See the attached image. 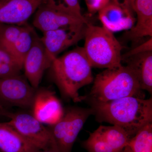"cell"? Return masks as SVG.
<instances>
[{
  "label": "cell",
  "instance_id": "1",
  "mask_svg": "<svg viewBox=\"0 0 152 152\" xmlns=\"http://www.w3.org/2000/svg\"><path fill=\"white\" fill-rule=\"evenodd\" d=\"M97 120L121 127L132 138L152 123V99L128 96L104 103H90Z\"/></svg>",
  "mask_w": 152,
  "mask_h": 152
},
{
  "label": "cell",
  "instance_id": "2",
  "mask_svg": "<svg viewBox=\"0 0 152 152\" xmlns=\"http://www.w3.org/2000/svg\"><path fill=\"white\" fill-rule=\"evenodd\" d=\"M92 67L83 47L57 57L51 66V75L62 94L75 102H81L78 91L94 81Z\"/></svg>",
  "mask_w": 152,
  "mask_h": 152
},
{
  "label": "cell",
  "instance_id": "3",
  "mask_svg": "<svg viewBox=\"0 0 152 152\" xmlns=\"http://www.w3.org/2000/svg\"><path fill=\"white\" fill-rule=\"evenodd\" d=\"M91 91L81 101L104 103L128 96L144 98L134 72L127 66L106 69L94 79Z\"/></svg>",
  "mask_w": 152,
  "mask_h": 152
},
{
  "label": "cell",
  "instance_id": "4",
  "mask_svg": "<svg viewBox=\"0 0 152 152\" xmlns=\"http://www.w3.org/2000/svg\"><path fill=\"white\" fill-rule=\"evenodd\" d=\"M84 50L92 67L113 69L122 66L123 47L113 33L104 27L86 25Z\"/></svg>",
  "mask_w": 152,
  "mask_h": 152
},
{
  "label": "cell",
  "instance_id": "5",
  "mask_svg": "<svg viewBox=\"0 0 152 152\" xmlns=\"http://www.w3.org/2000/svg\"><path fill=\"white\" fill-rule=\"evenodd\" d=\"M88 23L84 17L79 15L64 4H57L54 0H43L33 22L34 26L43 33Z\"/></svg>",
  "mask_w": 152,
  "mask_h": 152
},
{
  "label": "cell",
  "instance_id": "6",
  "mask_svg": "<svg viewBox=\"0 0 152 152\" xmlns=\"http://www.w3.org/2000/svg\"><path fill=\"white\" fill-rule=\"evenodd\" d=\"M93 109L72 107L64 111L61 118L50 129L60 152H72L77 137Z\"/></svg>",
  "mask_w": 152,
  "mask_h": 152
},
{
  "label": "cell",
  "instance_id": "7",
  "mask_svg": "<svg viewBox=\"0 0 152 152\" xmlns=\"http://www.w3.org/2000/svg\"><path fill=\"white\" fill-rule=\"evenodd\" d=\"M9 118L8 124L38 149H46L56 145L50 129L33 115L12 113Z\"/></svg>",
  "mask_w": 152,
  "mask_h": 152
},
{
  "label": "cell",
  "instance_id": "8",
  "mask_svg": "<svg viewBox=\"0 0 152 152\" xmlns=\"http://www.w3.org/2000/svg\"><path fill=\"white\" fill-rule=\"evenodd\" d=\"M36 91L21 74L0 79V101L7 108H31Z\"/></svg>",
  "mask_w": 152,
  "mask_h": 152
},
{
  "label": "cell",
  "instance_id": "9",
  "mask_svg": "<svg viewBox=\"0 0 152 152\" xmlns=\"http://www.w3.org/2000/svg\"><path fill=\"white\" fill-rule=\"evenodd\" d=\"M86 25L66 27L43 32L41 40L52 62L61 52L84 37Z\"/></svg>",
  "mask_w": 152,
  "mask_h": 152
},
{
  "label": "cell",
  "instance_id": "10",
  "mask_svg": "<svg viewBox=\"0 0 152 152\" xmlns=\"http://www.w3.org/2000/svg\"><path fill=\"white\" fill-rule=\"evenodd\" d=\"M98 13L103 26L113 33L130 30L136 23L132 7L124 1L111 0Z\"/></svg>",
  "mask_w": 152,
  "mask_h": 152
},
{
  "label": "cell",
  "instance_id": "11",
  "mask_svg": "<svg viewBox=\"0 0 152 152\" xmlns=\"http://www.w3.org/2000/svg\"><path fill=\"white\" fill-rule=\"evenodd\" d=\"M52 63L41 37L34 30L32 45L23 62L25 76L33 88H38L44 72L50 67Z\"/></svg>",
  "mask_w": 152,
  "mask_h": 152
},
{
  "label": "cell",
  "instance_id": "12",
  "mask_svg": "<svg viewBox=\"0 0 152 152\" xmlns=\"http://www.w3.org/2000/svg\"><path fill=\"white\" fill-rule=\"evenodd\" d=\"M31 108L37 120L51 126L59 121L64 113L56 93L46 88L37 89Z\"/></svg>",
  "mask_w": 152,
  "mask_h": 152
},
{
  "label": "cell",
  "instance_id": "13",
  "mask_svg": "<svg viewBox=\"0 0 152 152\" xmlns=\"http://www.w3.org/2000/svg\"><path fill=\"white\" fill-rule=\"evenodd\" d=\"M43 0H0V24L23 26Z\"/></svg>",
  "mask_w": 152,
  "mask_h": 152
},
{
  "label": "cell",
  "instance_id": "14",
  "mask_svg": "<svg viewBox=\"0 0 152 152\" xmlns=\"http://www.w3.org/2000/svg\"><path fill=\"white\" fill-rule=\"evenodd\" d=\"M132 7L137 18L127 37L133 41L145 37H152V0H133Z\"/></svg>",
  "mask_w": 152,
  "mask_h": 152
},
{
  "label": "cell",
  "instance_id": "15",
  "mask_svg": "<svg viewBox=\"0 0 152 152\" xmlns=\"http://www.w3.org/2000/svg\"><path fill=\"white\" fill-rule=\"evenodd\" d=\"M39 150L7 122L0 123V152H37Z\"/></svg>",
  "mask_w": 152,
  "mask_h": 152
},
{
  "label": "cell",
  "instance_id": "16",
  "mask_svg": "<svg viewBox=\"0 0 152 152\" xmlns=\"http://www.w3.org/2000/svg\"><path fill=\"white\" fill-rule=\"evenodd\" d=\"M134 72L142 90L152 94V51L145 52L123 60Z\"/></svg>",
  "mask_w": 152,
  "mask_h": 152
},
{
  "label": "cell",
  "instance_id": "17",
  "mask_svg": "<svg viewBox=\"0 0 152 152\" xmlns=\"http://www.w3.org/2000/svg\"><path fill=\"white\" fill-rule=\"evenodd\" d=\"M97 129L115 152L123 151L129 145L130 137L126 131L121 127L115 125L101 126Z\"/></svg>",
  "mask_w": 152,
  "mask_h": 152
},
{
  "label": "cell",
  "instance_id": "18",
  "mask_svg": "<svg viewBox=\"0 0 152 152\" xmlns=\"http://www.w3.org/2000/svg\"><path fill=\"white\" fill-rule=\"evenodd\" d=\"M34 30L32 27L26 25L8 52L23 66L25 57L32 45Z\"/></svg>",
  "mask_w": 152,
  "mask_h": 152
},
{
  "label": "cell",
  "instance_id": "19",
  "mask_svg": "<svg viewBox=\"0 0 152 152\" xmlns=\"http://www.w3.org/2000/svg\"><path fill=\"white\" fill-rule=\"evenodd\" d=\"M133 152H152V123L144 126L130 140Z\"/></svg>",
  "mask_w": 152,
  "mask_h": 152
},
{
  "label": "cell",
  "instance_id": "20",
  "mask_svg": "<svg viewBox=\"0 0 152 152\" xmlns=\"http://www.w3.org/2000/svg\"><path fill=\"white\" fill-rule=\"evenodd\" d=\"M25 26L0 24V49L8 53Z\"/></svg>",
  "mask_w": 152,
  "mask_h": 152
},
{
  "label": "cell",
  "instance_id": "21",
  "mask_svg": "<svg viewBox=\"0 0 152 152\" xmlns=\"http://www.w3.org/2000/svg\"><path fill=\"white\" fill-rule=\"evenodd\" d=\"M23 66L10 54L0 49V79L20 75Z\"/></svg>",
  "mask_w": 152,
  "mask_h": 152
},
{
  "label": "cell",
  "instance_id": "22",
  "mask_svg": "<svg viewBox=\"0 0 152 152\" xmlns=\"http://www.w3.org/2000/svg\"><path fill=\"white\" fill-rule=\"evenodd\" d=\"M82 145L88 152H115L106 141L98 129L90 133L88 139L82 142Z\"/></svg>",
  "mask_w": 152,
  "mask_h": 152
},
{
  "label": "cell",
  "instance_id": "23",
  "mask_svg": "<svg viewBox=\"0 0 152 152\" xmlns=\"http://www.w3.org/2000/svg\"><path fill=\"white\" fill-rule=\"evenodd\" d=\"M149 51H152V37H150L148 40L134 48L124 55H122V61L129 57Z\"/></svg>",
  "mask_w": 152,
  "mask_h": 152
},
{
  "label": "cell",
  "instance_id": "24",
  "mask_svg": "<svg viewBox=\"0 0 152 152\" xmlns=\"http://www.w3.org/2000/svg\"><path fill=\"white\" fill-rule=\"evenodd\" d=\"M111 0H86L88 11L91 13H95L98 12L105 6Z\"/></svg>",
  "mask_w": 152,
  "mask_h": 152
},
{
  "label": "cell",
  "instance_id": "25",
  "mask_svg": "<svg viewBox=\"0 0 152 152\" xmlns=\"http://www.w3.org/2000/svg\"><path fill=\"white\" fill-rule=\"evenodd\" d=\"M66 6L72 11L80 16H83L81 12L80 7L78 0H64Z\"/></svg>",
  "mask_w": 152,
  "mask_h": 152
},
{
  "label": "cell",
  "instance_id": "26",
  "mask_svg": "<svg viewBox=\"0 0 152 152\" xmlns=\"http://www.w3.org/2000/svg\"><path fill=\"white\" fill-rule=\"evenodd\" d=\"M12 113L9 111L8 108L5 107L0 101V118L6 117L9 118Z\"/></svg>",
  "mask_w": 152,
  "mask_h": 152
},
{
  "label": "cell",
  "instance_id": "27",
  "mask_svg": "<svg viewBox=\"0 0 152 152\" xmlns=\"http://www.w3.org/2000/svg\"><path fill=\"white\" fill-rule=\"evenodd\" d=\"M37 152H60L56 145H54L44 150H39Z\"/></svg>",
  "mask_w": 152,
  "mask_h": 152
},
{
  "label": "cell",
  "instance_id": "28",
  "mask_svg": "<svg viewBox=\"0 0 152 152\" xmlns=\"http://www.w3.org/2000/svg\"><path fill=\"white\" fill-rule=\"evenodd\" d=\"M123 152H133L132 150L130 148L129 146H127L126 147H125V148L123 150Z\"/></svg>",
  "mask_w": 152,
  "mask_h": 152
},
{
  "label": "cell",
  "instance_id": "29",
  "mask_svg": "<svg viewBox=\"0 0 152 152\" xmlns=\"http://www.w3.org/2000/svg\"><path fill=\"white\" fill-rule=\"evenodd\" d=\"M124 1H125L126 2L128 3V4H129L130 5L131 7H132L133 0H124Z\"/></svg>",
  "mask_w": 152,
  "mask_h": 152
},
{
  "label": "cell",
  "instance_id": "30",
  "mask_svg": "<svg viewBox=\"0 0 152 152\" xmlns=\"http://www.w3.org/2000/svg\"><path fill=\"white\" fill-rule=\"evenodd\" d=\"M123 151H121L119 152H123Z\"/></svg>",
  "mask_w": 152,
  "mask_h": 152
}]
</instances>
